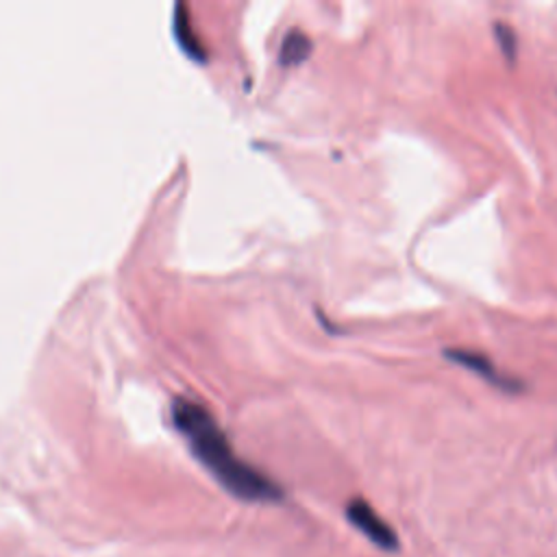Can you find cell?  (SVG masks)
Here are the masks:
<instances>
[{
  "label": "cell",
  "mask_w": 557,
  "mask_h": 557,
  "mask_svg": "<svg viewBox=\"0 0 557 557\" xmlns=\"http://www.w3.org/2000/svg\"><path fill=\"white\" fill-rule=\"evenodd\" d=\"M172 418L176 429L189 442V448L198 461L237 498L244 500H278L281 487L261 474L257 468L242 461L224 431L218 426L213 416L189 398H176L172 403Z\"/></svg>",
  "instance_id": "1"
},
{
  "label": "cell",
  "mask_w": 557,
  "mask_h": 557,
  "mask_svg": "<svg viewBox=\"0 0 557 557\" xmlns=\"http://www.w3.org/2000/svg\"><path fill=\"white\" fill-rule=\"evenodd\" d=\"M346 516L372 544H376L383 550H398V535L383 518H379L370 503H366L363 498H352L346 505Z\"/></svg>",
  "instance_id": "2"
},
{
  "label": "cell",
  "mask_w": 557,
  "mask_h": 557,
  "mask_svg": "<svg viewBox=\"0 0 557 557\" xmlns=\"http://www.w3.org/2000/svg\"><path fill=\"white\" fill-rule=\"evenodd\" d=\"M446 357L453 359V361H457L459 366H463V368H468V370L481 374V376L487 379L490 383L500 385V387H505V389H511V385L507 383V379L496 372L494 363H492L485 355L474 352V350H459V348H455V350H446Z\"/></svg>",
  "instance_id": "3"
},
{
  "label": "cell",
  "mask_w": 557,
  "mask_h": 557,
  "mask_svg": "<svg viewBox=\"0 0 557 557\" xmlns=\"http://www.w3.org/2000/svg\"><path fill=\"white\" fill-rule=\"evenodd\" d=\"M311 50V39L302 30H289L281 44V63L292 65L302 61Z\"/></svg>",
  "instance_id": "4"
},
{
  "label": "cell",
  "mask_w": 557,
  "mask_h": 557,
  "mask_svg": "<svg viewBox=\"0 0 557 557\" xmlns=\"http://www.w3.org/2000/svg\"><path fill=\"white\" fill-rule=\"evenodd\" d=\"M176 33H178V35H183V33H185V37L181 39L183 48H185L189 54H196V57H200V52H198V46L191 41V33H189V22H187V15H181V7H176Z\"/></svg>",
  "instance_id": "5"
},
{
  "label": "cell",
  "mask_w": 557,
  "mask_h": 557,
  "mask_svg": "<svg viewBox=\"0 0 557 557\" xmlns=\"http://www.w3.org/2000/svg\"><path fill=\"white\" fill-rule=\"evenodd\" d=\"M496 39H498L503 52L507 57H513V52H516V37L511 33V28L505 26V24H496Z\"/></svg>",
  "instance_id": "6"
}]
</instances>
